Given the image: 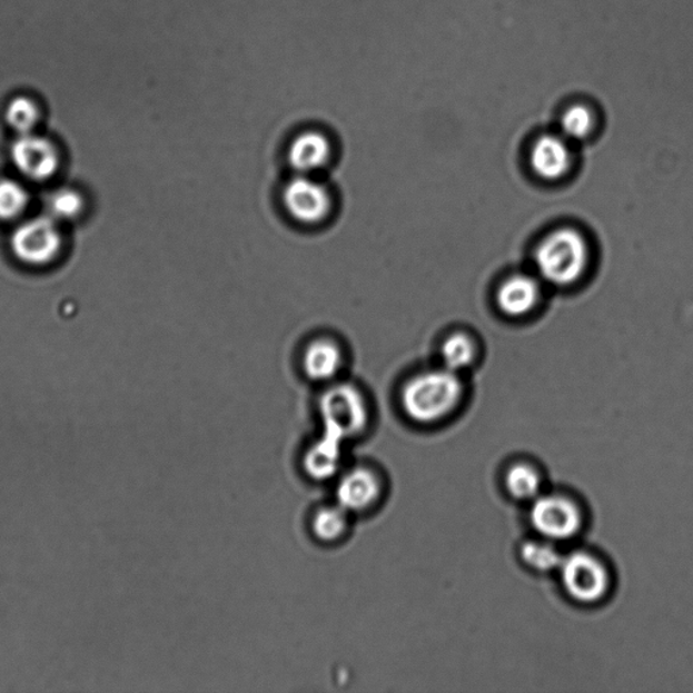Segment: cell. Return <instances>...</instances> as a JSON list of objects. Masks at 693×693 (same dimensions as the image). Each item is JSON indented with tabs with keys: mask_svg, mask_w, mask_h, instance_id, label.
Masks as SVG:
<instances>
[{
	"mask_svg": "<svg viewBox=\"0 0 693 693\" xmlns=\"http://www.w3.org/2000/svg\"><path fill=\"white\" fill-rule=\"evenodd\" d=\"M464 397L465 384L459 374L442 367L409 379L402 393V404L409 420L433 426L452 416Z\"/></svg>",
	"mask_w": 693,
	"mask_h": 693,
	"instance_id": "obj_1",
	"label": "cell"
},
{
	"mask_svg": "<svg viewBox=\"0 0 693 693\" xmlns=\"http://www.w3.org/2000/svg\"><path fill=\"white\" fill-rule=\"evenodd\" d=\"M590 246L574 228H560L548 234L535 251V267L545 283L567 287L582 279L590 265Z\"/></svg>",
	"mask_w": 693,
	"mask_h": 693,
	"instance_id": "obj_2",
	"label": "cell"
},
{
	"mask_svg": "<svg viewBox=\"0 0 693 693\" xmlns=\"http://www.w3.org/2000/svg\"><path fill=\"white\" fill-rule=\"evenodd\" d=\"M318 410L324 434L345 443L365 433L370 412L362 392L352 384H337L323 393Z\"/></svg>",
	"mask_w": 693,
	"mask_h": 693,
	"instance_id": "obj_3",
	"label": "cell"
},
{
	"mask_svg": "<svg viewBox=\"0 0 693 693\" xmlns=\"http://www.w3.org/2000/svg\"><path fill=\"white\" fill-rule=\"evenodd\" d=\"M562 586L572 601L595 605L611 591V573L595 554L574 551L564 555L558 570Z\"/></svg>",
	"mask_w": 693,
	"mask_h": 693,
	"instance_id": "obj_4",
	"label": "cell"
},
{
	"mask_svg": "<svg viewBox=\"0 0 693 693\" xmlns=\"http://www.w3.org/2000/svg\"><path fill=\"white\" fill-rule=\"evenodd\" d=\"M529 523L547 541L564 543L576 538L584 527V514L573 498L560 493H542L529 503Z\"/></svg>",
	"mask_w": 693,
	"mask_h": 693,
	"instance_id": "obj_5",
	"label": "cell"
},
{
	"mask_svg": "<svg viewBox=\"0 0 693 693\" xmlns=\"http://www.w3.org/2000/svg\"><path fill=\"white\" fill-rule=\"evenodd\" d=\"M61 234L53 218L36 217L24 221L11 236L16 258L28 266L51 264L61 249Z\"/></svg>",
	"mask_w": 693,
	"mask_h": 693,
	"instance_id": "obj_6",
	"label": "cell"
},
{
	"mask_svg": "<svg viewBox=\"0 0 693 693\" xmlns=\"http://www.w3.org/2000/svg\"><path fill=\"white\" fill-rule=\"evenodd\" d=\"M284 204L287 214L304 225L323 222L333 208L327 187L306 175H299L286 185Z\"/></svg>",
	"mask_w": 693,
	"mask_h": 693,
	"instance_id": "obj_7",
	"label": "cell"
},
{
	"mask_svg": "<svg viewBox=\"0 0 693 693\" xmlns=\"http://www.w3.org/2000/svg\"><path fill=\"white\" fill-rule=\"evenodd\" d=\"M12 165L24 178L46 182L59 168V152L52 141L31 133L21 135L11 148Z\"/></svg>",
	"mask_w": 693,
	"mask_h": 693,
	"instance_id": "obj_8",
	"label": "cell"
},
{
	"mask_svg": "<svg viewBox=\"0 0 693 693\" xmlns=\"http://www.w3.org/2000/svg\"><path fill=\"white\" fill-rule=\"evenodd\" d=\"M383 481L368 467H357L345 474L337 484V504L352 514L370 509L383 495Z\"/></svg>",
	"mask_w": 693,
	"mask_h": 693,
	"instance_id": "obj_9",
	"label": "cell"
},
{
	"mask_svg": "<svg viewBox=\"0 0 693 693\" xmlns=\"http://www.w3.org/2000/svg\"><path fill=\"white\" fill-rule=\"evenodd\" d=\"M531 167L548 182L560 180L571 171L573 154L566 137L545 135L535 141L529 155Z\"/></svg>",
	"mask_w": 693,
	"mask_h": 693,
	"instance_id": "obj_10",
	"label": "cell"
},
{
	"mask_svg": "<svg viewBox=\"0 0 693 693\" xmlns=\"http://www.w3.org/2000/svg\"><path fill=\"white\" fill-rule=\"evenodd\" d=\"M333 154L326 135L317 130H306L290 142L287 159L299 175H308L321 170L328 165Z\"/></svg>",
	"mask_w": 693,
	"mask_h": 693,
	"instance_id": "obj_11",
	"label": "cell"
},
{
	"mask_svg": "<svg viewBox=\"0 0 693 693\" xmlns=\"http://www.w3.org/2000/svg\"><path fill=\"white\" fill-rule=\"evenodd\" d=\"M541 283L535 277H511L499 286L497 291V305L505 316L523 317L536 308L541 299Z\"/></svg>",
	"mask_w": 693,
	"mask_h": 693,
	"instance_id": "obj_12",
	"label": "cell"
},
{
	"mask_svg": "<svg viewBox=\"0 0 693 693\" xmlns=\"http://www.w3.org/2000/svg\"><path fill=\"white\" fill-rule=\"evenodd\" d=\"M343 364V355L336 343L321 339L311 343L304 357V370L310 379L326 383L336 377Z\"/></svg>",
	"mask_w": 693,
	"mask_h": 693,
	"instance_id": "obj_13",
	"label": "cell"
},
{
	"mask_svg": "<svg viewBox=\"0 0 693 693\" xmlns=\"http://www.w3.org/2000/svg\"><path fill=\"white\" fill-rule=\"evenodd\" d=\"M343 443L323 435L305 454L304 467L308 476L315 479H328L335 476L341 462Z\"/></svg>",
	"mask_w": 693,
	"mask_h": 693,
	"instance_id": "obj_14",
	"label": "cell"
},
{
	"mask_svg": "<svg viewBox=\"0 0 693 693\" xmlns=\"http://www.w3.org/2000/svg\"><path fill=\"white\" fill-rule=\"evenodd\" d=\"M504 486L512 498L531 503L543 493L542 474L527 462H516L505 472Z\"/></svg>",
	"mask_w": 693,
	"mask_h": 693,
	"instance_id": "obj_15",
	"label": "cell"
},
{
	"mask_svg": "<svg viewBox=\"0 0 693 693\" xmlns=\"http://www.w3.org/2000/svg\"><path fill=\"white\" fill-rule=\"evenodd\" d=\"M519 554L523 564L536 573L558 572L565 555L560 551L558 543L541 538V536L538 539L524 542Z\"/></svg>",
	"mask_w": 693,
	"mask_h": 693,
	"instance_id": "obj_16",
	"label": "cell"
},
{
	"mask_svg": "<svg viewBox=\"0 0 693 693\" xmlns=\"http://www.w3.org/2000/svg\"><path fill=\"white\" fill-rule=\"evenodd\" d=\"M348 514L349 512L339 504L316 512L314 522H311V531L316 538L324 543H333L343 538L349 524Z\"/></svg>",
	"mask_w": 693,
	"mask_h": 693,
	"instance_id": "obj_17",
	"label": "cell"
},
{
	"mask_svg": "<svg viewBox=\"0 0 693 693\" xmlns=\"http://www.w3.org/2000/svg\"><path fill=\"white\" fill-rule=\"evenodd\" d=\"M477 348L471 336L465 334H454L443 343L440 354L443 367L454 373H461L471 367L476 360Z\"/></svg>",
	"mask_w": 693,
	"mask_h": 693,
	"instance_id": "obj_18",
	"label": "cell"
},
{
	"mask_svg": "<svg viewBox=\"0 0 693 693\" xmlns=\"http://www.w3.org/2000/svg\"><path fill=\"white\" fill-rule=\"evenodd\" d=\"M29 192L21 184L11 179L0 180V220L11 221L27 210Z\"/></svg>",
	"mask_w": 693,
	"mask_h": 693,
	"instance_id": "obj_19",
	"label": "cell"
},
{
	"mask_svg": "<svg viewBox=\"0 0 693 693\" xmlns=\"http://www.w3.org/2000/svg\"><path fill=\"white\" fill-rule=\"evenodd\" d=\"M595 128V116L585 105H574L561 118L562 133L567 140H584Z\"/></svg>",
	"mask_w": 693,
	"mask_h": 693,
	"instance_id": "obj_20",
	"label": "cell"
},
{
	"mask_svg": "<svg viewBox=\"0 0 693 693\" xmlns=\"http://www.w3.org/2000/svg\"><path fill=\"white\" fill-rule=\"evenodd\" d=\"M83 209V198L71 189L55 190L47 199L49 217L56 222L68 221L78 217Z\"/></svg>",
	"mask_w": 693,
	"mask_h": 693,
	"instance_id": "obj_21",
	"label": "cell"
},
{
	"mask_svg": "<svg viewBox=\"0 0 693 693\" xmlns=\"http://www.w3.org/2000/svg\"><path fill=\"white\" fill-rule=\"evenodd\" d=\"M39 109L29 98L14 99L6 111L10 127L20 135L31 133V129L39 122Z\"/></svg>",
	"mask_w": 693,
	"mask_h": 693,
	"instance_id": "obj_22",
	"label": "cell"
}]
</instances>
